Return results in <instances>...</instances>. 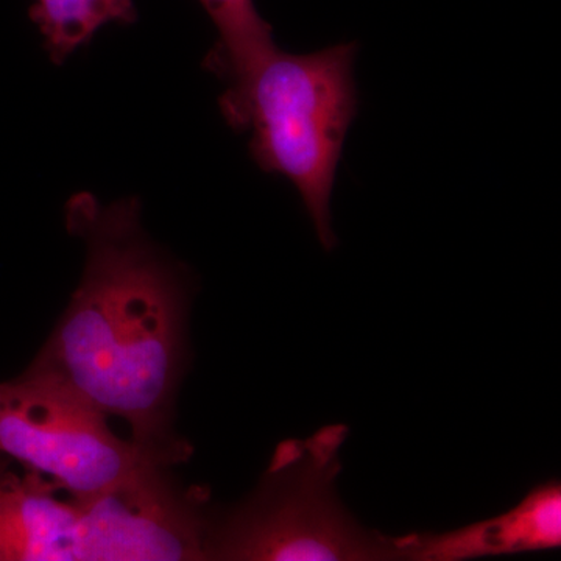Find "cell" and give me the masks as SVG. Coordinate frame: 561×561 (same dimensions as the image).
<instances>
[{"label":"cell","instance_id":"cell-6","mask_svg":"<svg viewBox=\"0 0 561 561\" xmlns=\"http://www.w3.org/2000/svg\"><path fill=\"white\" fill-rule=\"evenodd\" d=\"M398 559L461 561L551 551L561 546V483H540L511 511L443 534L391 537Z\"/></svg>","mask_w":561,"mask_h":561},{"label":"cell","instance_id":"cell-5","mask_svg":"<svg viewBox=\"0 0 561 561\" xmlns=\"http://www.w3.org/2000/svg\"><path fill=\"white\" fill-rule=\"evenodd\" d=\"M0 456L20 461L77 501L94 500L151 467L171 468L122 440L105 413L32 367L0 383Z\"/></svg>","mask_w":561,"mask_h":561},{"label":"cell","instance_id":"cell-4","mask_svg":"<svg viewBox=\"0 0 561 561\" xmlns=\"http://www.w3.org/2000/svg\"><path fill=\"white\" fill-rule=\"evenodd\" d=\"M346 437L348 427L331 424L279 443L251 500L210 522L206 560H398L391 537L364 529L339 500Z\"/></svg>","mask_w":561,"mask_h":561},{"label":"cell","instance_id":"cell-8","mask_svg":"<svg viewBox=\"0 0 561 561\" xmlns=\"http://www.w3.org/2000/svg\"><path fill=\"white\" fill-rule=\"evenodd\" d=\"M31 20L50 60L62 65L105 25L135 24L138 11L133 0H33Z\"/></svg>","mask_w":561,"mask_h":561},{"label":"cell","instance_id":"cell-9","mask_svg":"<svg viewBox=\"0 0 561 561\" xmlns=\"http://www.w3.org/2000/svg\"><path fill=\"white\" fill-rule=\"evenodd\" d=\"M7 472H9V459L0 456V482L5 478Z\"/></svg>","mask_w":561,"mask_h":561},{"label":"cell","instance_id":"cell-1","mask_svg":"<svg viewBox=\"0 0 561 561\" xmlns=\"http://www.w3.org/2000/svg\"><path fill=\"white\" fill-rule=\"evenodd\" d=\"M68 230L87 247L83 275L49 341L32 362L169 467L190 459L173 437V404L186 348V280L147 238L136 197L66 205Z\"/></svg>","mask_w":561,"mask_h":561},{"label":"cell","instance_id":"cell-3","mask_svg":"<svg viewBox=\"0 0 561 561\" xmlns=\"http://www.w3.org/2000/svg\"><path fill=\"white\" fill-rule=\"evenodd\" d=\"M357 50L353 41L311 54L275 46L219 99L221 116L232 130L250 133L254 164L297 187L327 251L337 245L332 191L359 111Z\"/></svg>","mask_w":561,"mask_h":561},{"label":"cell","instance_id":"cell-2","mask_svg":"<svg viewBox=\"0 0 561 561\" xmlns=\"http://www.w3.org/2000/svg\"><path fill=\"white\" fill-rule=\"evenodd\" d=\"M151 467L91 501H62L35 472L0 482V561L206 560V493Z\"/></svg>","mask_w":561,"mask_h":561},{"label":"cell","instance_id":"cell-7","mask_svg":"<svg viewBox=\"0 0 561 561\" xmlns=\"http://www.w3.org/2000/svg\"><path fill=\"white\" fill-rule=\"evenodd\" d=\"M213 21L217 41L205 68L227 84L241 80L276 46L272 25L261 16L254 0H198Z\"/></svg>","mask_w":561,"mask_h":561}]
</instances>
